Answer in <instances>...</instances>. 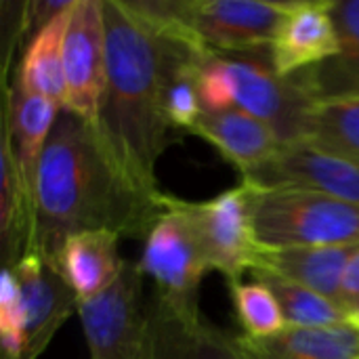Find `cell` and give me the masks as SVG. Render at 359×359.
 <instances>
[{
    "instance_id": "5bb4252c",
    "label": "cell",
    "mask_w": 359,
    "mask_h": 359,
    "mask_svg": "<svg viewBox=\"0 0 359 359\" xmlns=\"http://www.w3.org/2000/svg\"><path fill=\"white\" fill-rule=\"evenodd\" d=\"M191 133L208 141L242 172V179L261 170L286 147L271 126L238 109L204 111Z\"/></svg>"
},
{
    "instance_id": "ac0fdd59",
    "label": "cell",
    "mask_w": 359,
    "mask_h": 359,
    "mask_svg": "<svg viewBox=\"0 0 359 359\" xmlns=\"http://www.w3.org/2000/svg\"><path fill=\"white\" fill-rule=\"evenodd\" d=\"M358 248L359 244H353V246H284V248L261 246L259 263L255 269L271 271L339 305L343 276Z\"/></svg>"
},
{
    "instance_id": "ba28073f",
    "label": "cell",
    "mask_w": 359,
    "mask_h": 359,
    "mask_svg": "<svg viewBox=\"0 0 359 359\" xmlns=\"http://www.w3.org/2000/svg\"><path fill=\"white\" fill-rule=\"evenodd\" d=\"M139 263L126 261L109 290L78 305L90 359H147V303Z\"/></svg>"
},
{
    "instance_id": "d4e9b609",
    "label": "cell",
    "mask_w": 359,
    "mask_h": 359,
    "mask_svg": "<svg viewBox=\"0 0 359 359\" xmlns=\"http://www.w3.org/2000/svg\"><path fill=\"white\" fill-rule=\"evenodd\" d=\"M341 309L347 316V322L351 326L359 328V248L351 257L345 276H343V286H341Z\"/></svg>"
},
{
    "instance_id": "7c38bea8",
    "label": "cell",
    "mask_w": 359,
    "mask_h": 359,
    "mask_svg": "<svg viewBox=\"0 0 359 359\" xmlns=\"http://www.w3.org/2000/svg\"><path fill=\"white\" fill-rule=\"evenodd\" d=\"M25 313V358L38 359L55 332L76 311L78 301L59 271L38 252H27L13 267Z\"/></svg>"
},
{
    "instance_id": "4fadbf2b",
    "label": "cell",
    "mask_w": 359,
    "mask_h": 359,
    "mask_svg": "<svg viewBox=\"0 0 359 359\" xmlns=\"http://www.w3.org/2000/svg\"><path fill=\"white\" fill-rule=\"evenodd\" d=\"M147 359H248L236 337L217 330L202 313L172 309L156 294L147 303Z\"/></svg>"
},
{
    "instance_id": "44dd1931",
    "label": "cell",
    "mask_w": 359,
    "mask_h": 359,
    "mask_svg": "<svg viewBox=\"0 0 359 359\" xmlns=\"http://www.w3.org/2000/svg\"><path fill=\"white\" fill-rule=\"evenodd\" d=\"M0 240L2 263L13 267L32 250L34 200L13 158L8 139L2 135V185H0Z\"/></svg>"
},
{
    "instance_id": "52a82bcc",
    "label": "cell",
    "mask_w": 359,
    "mask_h": 359,
    "mask_svg": "<svg viewBox=\"0 0 359 359\" xmlns=\"http://www.w3.org/2000/svg\"><path fill=\"white\" fill-rule=\"evenodd\" d=\"M288 2L187 0V36L204 55H269Z\"/></svg>"
},
{
    "instance_id": "d6986e66",
    "label": "cell",
    "mask_w": 359,
    "mask_h": 359,
    "mask_svg": "<svg viewBox=\"0 0 359 359\" xmlns=\"http://www.w3.org/2000/svg\"><path fill=\"white\" fill-rule=\"evenodd\" d=\"M248 359H359V328L349 322L322 328H286L269 339L236 337Z\"/></svg>"
},
{
    "instance_id": "e0dca14e",
    "label": "cell",
    "mask_w": 359,
    "mask_h": 359,
    "mask_svg": "<svg viewBox=\"0 0 359 359\" xmlns=\"http://www.w3.org/2000/svg\"><path fill=\"white\" fill-rule=\"evenodd\" d=\"M61 114V105L50 99L27 95L17 84L6 88L4 126L2 135L8 139L13 158L23 177V183L34 200V185L40 166V158Z\"/></svg>"
},
{
    "instance_id": "9a60e30c",
    "label": "cell",
    "mask_w": 359,
    "mask_h": 359,
    "mask_svg": "<svg viewBox=\"0 0 359 359\" xmlns=\"http://www.w3.org/2000/svg\"><path fill=\"white\" fill-rule=\"evenodd\" d=\"M120 236L111 231H82L65 238L53 267L59 271L78 305L109 290L124 271L126 261L118 255Z\"/></svg>"
},
{
    "instance_id": "2e32d148",
    "label": "cell",
    "mask_w": 359,
    "mask_h": 359,
    "mask_svg": "<svg viewBox=\"0 0 359 359\" xmlns=\"http://www.w3.org/2000/svg\"><path fill=\"white\" fill-rule=\"evenodd\" d=\"M339 53L294 78L311 103L359 97V0H334Z\"/></svg>"
},
{
    "instance_id": "6da1fadb",
    "label": "cell",
    "mask_w": 359,
    "mask_h": 359,
    "mask_svg": "<svg viewBox=\"0 0 359 359\" xmlns=\"http://www.w3.org/2000/svg\"><path fill=\"white\" fill-rule=\"evenodd\" d=\"M162 196L141 191L120 170L93 122L61 109L36 175L29 252L53 265L65 238L82 231L145 240Z\"/></svg>"
},
{
    "instance_id": "8992f818",
    "label": "cell",
    "mask_w": 359,
    "mask_h": 359,
    "mask_svg": "<svg viewBox=\"0 0 359 359\" xmlns=\"http://www.w3.org/2000/svg\"><path fill=\"white\" fill-rule=\"evenodd\" d=\"M139 267L143 276L154 280L158 299L181 313H200V284L212 269L191 225L175 208L170 194L162 196V215L145 238Z\"/></svg>"
},
{
    "instance_id": "277c9868",
    "label": "cell",
    "mask_w": 359,
    "mask_h": 359,
    "mask_svg": "<svg viewBox=\"0 0 359 359\" xmlns=\"http://www.w3.org/2000/svg\"><path fill=\"white\" fill-rule=\"evenodd\" d=\"M250 191L252 221L261 246L359 244V204L294 185H250Z\"/></svg>"
},
{
    "instance_id": "5b68a950",
    "label": "cell",
    "mask_w": 359,
    "mask_h": 359,
    "mask_svg": "<svg viewBox=\"0 0 359 359\" xmlns=\"http://www.w3.org/2000/svg\"><path fill=\"white\" fill-rule=\"evenodd\" d=\"M170 200L191 225L212 271L223 273L233 284L257 267L261 244L255 231L248 183L242 181L238 187L204 202H189L172 194Z\"/></svg>"
},
{
    "instance_id": "3957f363",
    "label": "cell",
    "mask_w": 359,
    "mask_h": 359,
    "mask_svg": "<svg viewBox=\"0 0 359 359\" xmlns=\"http://www.w3.org/2000/svg\"><path fill=\"white\" fill-rule=\"evenodd\" d=\"M198 86L204 111H244L271 126L284 145L307 139L313 103L294 78L276 74L269 55H206Z\"/></svg>"
},
{
    "instance_id": "9c48e42d",
    "label": "cell",
    "mask_w": 359,
    "mask_h": 359,
    "mask_svg": "<svg viewBox=\"0 0 359 359\" xmlns=\"http://www.w3.org/2000/svg\"><path fill=\"white\" fill-rule=\"evenodd\" d=\"M63 109L97 122L107 84V27L103 0H74L63 40Z\"/></svg>"
},
{
    "instance_id": "7402d4cb",
    "label": "cell",
    "mask_w": 359,
    "mask_h": 359,
    "mask_svg": "<svg viewBox=\"0 0 359 359\" xmlns=\"http://www.w3.org/2000/svg\"><path fill=\"white\" fill-rule=\"evenodd\" d=\"M250 273L276 294L290 328H322L347 322L345 311L330 299L265 269H252Z\"/></svg>"
},
{
    "instance_id": "30bf717a",
    "label": "cell",
    "mask_w": 359,
    "mask_h": 359,
    "mask_svg": "<svg viewBox=\"0 0 359 359\" xmlns=\"http://www.w3.org/2000/svg\"><path fill=\"white\" fill-rule=\"evenodd\" d=\"M242 181L259 187H307L359 204V162L307 141L286 145L271 162Z\"/></svg>"
},
{
    "instance_id": "603a6c76",
    "label": "cell",
    "mask_w": 359,
    "mask_h": 359,
    "mask_svg": "<svg viewBox=\"0 0 359 359\" xmlns=\"http://www.w3.org/2000/svg\"><path fill=\"white\" fill-rule=\"evenodd\" d=\"M305 141L359 162V97L313 103Z\"/></svg>"
},
{
    "instance_id": "ffe728a7",
    "label": "cell",
    "mask_w": 359,
    "mask_h": 359,
    "mask_svg": "<svg viewBox=\"0 0 359 359\" xmlns=\"http://www.w3.org/2000/svg\"><path fill=\"white\" fill-rule=\"evenodd\" d=\"M72 8V6H69ZM69 8L34 34L21 55L15 84L27 93L65 105V74H63V40L69 19Z\"/></svg>"
},
{
    "instance_id": "8fae6325",
    "label": "cell",
    "mask_w": 359,
    "mask_h": 359,
    "mask_svg": "<svg viewBox=\"0 0 359 359\" xmlns=\"http://www.w3.org/2000/svg\"><path fill=\"white\" fill-rule=\"evenodd\" d=\"M332 6L334 0L288 2V11L269 50L276 74L292 78L339 53V27Z\"/></svg>"
},
{
    "instance_id": "cb8c5ba5",
    "label": "cell",
    "mask_w": 359,
    "mask_h": 359,
    "mask_svg": "<svg viewBox=\"0 0 359 359\" xmlns=\"http://www.w3.org/2000/svg\"><path fill=\"white\" fill-rule=\"evenodd\" d=\"M231 303L244 337L269 339L288 328L276 294L261 282H233L229 284Z\"/></svg>"
},
{
    "instance_id": "7a4b0ae2",
    "label": "cell",
    "mask_w": 359,
    "mask_h": 359,
    "mask_svg": "<svg viewBox=\"0 0 359 359\" xmlns=\"http://www.w3.org/2000/svg\"><path fill=\"white\" fill-rule=\"evenodd\" d=\"M107 84L97 130L120 170L145 194H160L156 166L179 141L164 111L168 40L147 29L122 0H103Z\"/></svg>"
}]
</instances>
